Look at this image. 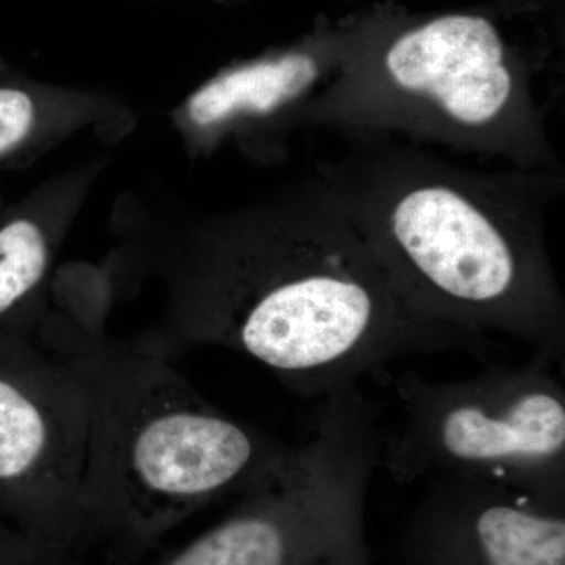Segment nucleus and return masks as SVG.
I'll return each mask as SVG.
<instances>
[{
	"instance_id": "obj_1",
	"label": "nucleus",
	"mask_w": 565,
	"mask_h": 565,
	"mask_svg": "<svg viewBox=\"0 0 565 565\" xmlns=\"http://www.w3.org/2000/svg\"><path fill=\"white\" fill-rule=\"evenodd\" d=\"M167 345H214L262 364L286 390L321 401L381 382L396 359L467 351L489 338L423 321L394 289L343 207L318 180L226 215L169 263ZM151 351V349H150Z\"/></svg>"
},
{
	"instance_id": "obj_2",
	"label": "nucleus",
	"mask_w": 565,
	"mask_h": 565,
	"mask_svg": "<svg viewBox=\"0 0 565 565\" xmlns=\"http://www.w3.org/2000/svg\"><path fill=\"white\" fill-rule=\"evenodd\" d=\"M364 141L316 180L405 305L448 329L508 334L564 366L565 303L546 245L563 174L476 172L415 148Z\"/></svg>"
},
{
	"instance_id": "obj_3",
	"label": "nucleus",
	"mask_w": 565,
	"mask_h": 565,
	"mask_svg": "<svg viewBox=\"0 0 565 565\" xmlns=\"http://www.w3.org/2000/svg\"><path fill=\"white\" fill-rule=\"evenodd\" d=\"M40 334L73 360L90 393L85 505L96 545L117 559L243 493L288 451L204 401L161 353L107 340L87 323L43 321Z\"/></svg>"
},
{
	"instance_id": "obj_4",
	"label": "nucleus",
	"mask_w": 565,
	"mask_h": 565,
	"mask_svg": "<svg viewBox=\"0 0 565 565\" xmlns=\"http://www.w3.org/2000/svg\"><path fill=\"white\" fill-rule=\"evenodd\" d=\"M533 70L489 18L445 14L352 55L311 104L307 126L359 139L397 134L419 143L559 172Z\"/></svg>"
},
{
	"instance_id": "obj_5",
	"label": "nucleus",
	"mask_w": 565,
	"mask_h": 565,
	"mask_svg": "<svg viewBox=\"0 0 565 565\" xmlns=\"http://www.w3.org/2000/svg\"><path fill=\"white\" fill-rule=\"evenodd\" d=\"M541 353L519 366L489 363L463 381L434 384L386 373L399 422L382 435L379 467L397 484L471 476L565 505V390Z\"/></svg>"
},
{
	"instance_id": "obj_6",
	"label": "nucleus",
	"mask_w": 565,
	"mask_h": 565,
	"mask_svg": "<svg viewBox=\"0 0 565 565\" xmlns=\"http://www.w3.org/2000/svg\"><path fill=\"white\" fill-rule=\"evenodd\" d=\"M382 435L360 386L323 397L307 440L166 565H370L364 505Z\"/></svg>"
},
{
	"instance_id": "obj_7",
	"label": "nucleus",
	"mask_w": 565,
	"mask_h": 565,
	"mask_svg": "<svg viewBox=\"0 0 565 565\" xmlns=\"http://www.w3.org/2000/svg\"><path fill=\"white\" fill-rule=\"evenodd\" d=\"M92 401L73 360L40 334L0 337V520L82 556Z\"/></svg>"
},
{
	"instance_id": "obj_8",
	"label": "nucleus",
	"mask_w": 565,
	"mask_h": 565,
	"mask_svg": "<svg viewBox=\"0 0 565 565\" xmlns=\"http://www.w3.org/2000/svg\"><path fill=\"white\" fill-rule=\"evenodd\" d=\"M429 481L401 534L404 565H565V505L471 476Z\"/></svg>"
},
{
	"instance_id": "obj_9",
	"label": "nucleus",
	"mask_w": 565,
	"mask_h": 565,
	"mask_svg": "<svg viewBox=\"0 0 565 565\" xmlns=\"http://www.w3.org/2000/svg\"><path fill=\"white\" fill-rule=\"evenodd\" d=\"M351 57L307 44L239 63L192 93L184 104V120L210 141L278 139L307 126L311 104Z\"/></svg>"
},
{
	"instance_id": "obj_10",
	"label": "nucleus",
	"mask_w": 565,
	"mask_h": 565,
	"mask_svg": "<svg viewBox=\"0 0 565 565\" xmlns=\"http://www.w3.org/2000/svg\"><path fill=\"white\" fill-rule=\"evenodd\" d=\"M54 244L43 223L14 215L0 223V337H33L39 297L50 274Z\"/></svg>"
},
{
	"instance_id": "obj_11",
	"label": "nucleus",
	"mask_w": 565,
	"mask_h": 565,
	"mask_svg": "<svg viewBox=\"0 0 565 565\" xmlns=\"http://www.w3.org/2000/svg\"><path fill=\"white\" fill-rule=\"evenodd\" d=\"M35 98L20 87H0V161L21 150L39 126Z\"/></svg>"
},
{
	"instance_id": "obj_12",
	"label": "nucleus",
	"mask_w": 565,
	"mask_h": 565,
	"mask_svg": "<svg viewBox=\"0 0 565 565\" xmlns=\"http://www.w3.org/2000/svg\"><path fill=\"white\" fill-rule=\"evenodd\" d=\"M0 565H81L77 557L0 520Z\"/></svg>"
}]
</instances>
